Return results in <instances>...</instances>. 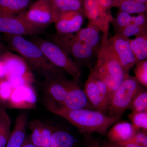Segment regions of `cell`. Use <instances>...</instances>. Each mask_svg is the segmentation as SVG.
I'll return each mask as SVG.
<instances>
[{
    "mask_svg": "<svg viewBox=\"0 0 147 147\" xmlns=\"http://www.w3.org/2000/svg\"><path fill=\"white\" fill-rule=\"evenodd\" d=\"M21 147H36L31 142L30 137H26L25 142Z\"/></svg>",
    "mask_w": 147,
    "mask_h": 147,
    "instance_id": "obj_41",
    "label": "cell"
},
{
    "mask_svg": "<svg viewBox=\"0 0 147 147\" xmlns=\"http://www.w3.org/2000/svg\"><path fill=\"white\" fill-rule=\"evenodd\" d=\"M128 117L137 129L147 131V112L131 113Z\"/></svg>",
    "mask_w": 147,
    "mask_h": 147,
    "instance_id": "obj_31",
    "label": "cell"
},
{
    "mask_svg": "<svg viewBox=\"0 0 147 147\" xmlns=\"http://www.w3.org/2000/svg\"><path fill=\"white\" fill-rule=\"evenodd\" d=\"M129 43L137 63L147 59V32L129 39Z\"/></svg>",
    "mask_w": 147,
    "mask_h": 147,
    "instance_id": "obj_23",
    "label": "cell"
},
{
    "mask_svg": "<svg viewBox=\"0 0 147 147\" xmlns=\"http://www.w3.org/2000/svg\"><path fill=\"white\" fill-rule=\"evenodd\" d=\"M7 75L5 65L1 58H0V79L5 78Z\"/></svg>",
    "mask_w": 147,
    "mask_h": 147,
    "instance_id": "obj_39",
    "label": "cell"
},
{
    "mask_svg": "<svg viewBox=\"0 0 147 147\" xmlns=\"http://www.w3.org/2000/svg\"><path fill=\"white\" fill-rule=\"evenodd\" d=\"M84 147H102L101 141L94 137L92 134H84Z\"/></svg>",
    "mask_w": 147,
    "mask_h": 147,
    "instance_id": "obj_36",
    "label": "cell"
},
{
    "mask_svg": "<svg viewBox=\"0 0 147 147\" xmlns=\"http://www.w3.org/2000/svg\"><path fill=\"white\" fill-rule=\"evenodd\" d=\"M37 95L32 85H26L13 89L7 104L13 109L32 110L36 108Z\"/></svg>",
    "mask_w": 147,
    "mask_h": 147,
    "instance_id": "obj_12",
    "label": "cell"
},
{
    "mask_svg": "<svg viewBox=\"0 0 147 147\" xmlns=\"http://www.w3.org/2000/svg\"><path fill=\"white\" fill-rule=\"evenodd\" d=\"M100 32L95 27L88 26L86 28L80 29L74 34L77 39L98 52L102 42H101Z\"/></svg>",
    "mask_w": 147,
    "mask_h": 147,
    "instance_id": "obj_19",
    "label": "cell"
},
{
    "mask_svg": "<svg viewBox=\"0 0 147 147\" xmlns=\"http://www.w3.org/2000/svg\"><path fill=\"white\" fill-rule=\"evenodd\" d=\"M69 81L64 76L45 79L44 89L47 97L58 104H62L68 91Z\"/></svg>",
    "mask_w": 147,
    "mask_h": 147,
    "instance_id": "obj_14",
    "label": "cell"
},
{
    "mask_svg": "<svg viewBox=\"0 0 147 147\" xmlns=\"http://www.w3.org/2000/svg\"><path fill=\"white\" fill-rule=\"evenodd\" d=\"M11 122L6 113L0 115V147H5L11 133Z\"/></svg>",
    "mask_w": 147,
    "mask_h": 147,
    "instance_id": "obj_26",
    "label": "cell"
},
{
    "mask_svg": "<svg viewBox=\"0 0 147 147\" xmlns=\"http://www.w3.org/2000/svg\"><path fill=\"white\" fill-rule=\"evenodd\" d=\"M28 115L20 113L16 117L14 126L5 147H21L25 142L28 122Z\"/></svg>",
    "mask_w": 147,
    "mask_h": 147,
    "instance_id": "obj_17",
    "label": "cell"
},
{
    "mask_svg": "<svg viewBox=\"0 0 147 147\" xmlns=\"http://www.w3.org/2000/svg\"><path fill=\"white\" fill-rule=\"evenodd\" d=\"M133 1H137L139 2L147 4V0H133Z\"/></svg>",
    "mask_w": 147,
    "mask_h": 147,
    "instance_id": "obj_44",
    "label": "cell"
},
{
    "mask_svg": "<svg viewBox=\"0 0 147 147\" xmlns=\"http://www.w3.org/2000/svg\"><path fill=\"white\" fill-rule=\"evenodd\" d=\"M102 147H122L120 145L112 143L108 140L101 141Z\"/></svg>",
    "mask_w": 147,
    "mask_h": 147,
    "instance_id": "obj_40",
    "label": "cell"
},
{
    "mask_svg": "<svg viewBox=\"0 0 147 147\" xmlns=\"http://www.w3.org/2000/svg\"><path fill=\"white\" fill-rule=\"evenodd\" d=\"M100 6L104 10L108 11L113 7V0H97Z\"/></svg>",
    "mask_w": 147,
    "mask_h": 147,
    "instance_id": "obj_38",
    "label": "cell"
},
{
    "mask_svg": "<svg viewBox=\"0 0 147 147\" xmlns=\"http://www.w3.org/2000/svg\"><path fill=\"white\" fill-rule=\"evenodd\" d=\"M132 24L139 26L147 27L146 13H140L137 16H133Z\"/></svg>",
    "mask_w": 147,
    "mask_h": 147,
    "instance_id": "obj_37",
    "label": "cell"
},
{
    "mask_svg": "<svg viewBox=\"0 0 147 147\" xmlns=\"http://www.w3.org/2000/svg\"><path fill=\"white\" fill-rule=\"evenodd\" d=\"M5 35V39L11 49L25 60L30 67L45 79L64 76V71L53 65L34 43L22 36Z\"/></svg>",
    "mask_w": 147,
    "mask_h": 147,
    "instance_id": "obj_2",
    "label": "cell"
},
{
    "mask_svg": "<svg viewBox=\"0 0 147 147\" xmlns=\"http://www.w3.org/2000/svg\"><path fill=\"white\" fill-rule=\"evenodd\" d=\"M32 0H0V16H16L27 10Z\"/></svg>",
    "mask_w": 147,
    "mask_h": 147,
    "instance_id": "obj_20",
    "label": "cell"
},
{
    "mask_svg": "<svg viewBox=\"0 0 147 147\" xmlns=\"http://www.w3.org/2000/svg\"><path fill=\"white\" fill-rule=\"evenodd\" d=\"M134 72L135 76L143 87H147V60L140 61L135 64Z\"/></svg>",
    "mask_w": 147,
    "mask_h": 147,
    "instance_id": "obj_32",
    "label": "cell"
},
{
    "mask_svg": "<svg viewBox=\"0 0 147 147\" xmlns=\"http://www.w3.org/2000/svg\"><path fill=\"white\" fill-rule=\"evenodd\" d=\"M44 105L50 112L63 118L84 134L98 133L104 136L110 127L120 118L91 109H67L47 96Z\"/></svg>",
    "mask_w": 147,
    "mask_h": 147,
    "instance_id": "obj_1",
    "label": "cell"
},
{
    "mask_svg": "<svg viewBox=\"0 0 147 147\" xmlns=\"http://www.w3.org/2000/svg\"><path fill=\"white\" fill-rule=\"evenodd\" d=\"M6 79L13 89L26 85H32L36 82L35 78L31 70L20 75H9Z\"/></svg>",
    "mask_w": 147,
    "mask_h": 147,
    "instance_id": "obj_25",
    "label": "cell"
},
{
    "mask_svg": "<svg viewBox=\"0 0 147 147\" xmlns=\"http://www.w3.org/2000/svg\"><path fill=\"white\" fill-rule=\"evenodd\" d=\"M84 12L72 11L59 15L55 21L57 34H74L79 31L84 24Z\"/></svg>",
    "mask_w": 147,
    "mask_h": 147,
    "instance_id": "obj_13",
    "label": "cell"
},
{
    "mask_svg": "<svg viewBox=\"0 0 147 147\" xmlns=\"http://www.w3.org/2000/svg\"><path fill=\"white\" fill-rule=\"evenodd\" d=\"M108 39L102 40V45L97 54L96 63L92 69L106 84L110 98L128 75L125 74L120 64L109 47L107 42Z\"/></svg>",
    "mask_w": 147,
    "mask_h": 147,
    "instance_id": "obj_3",
    "label": "cell"
},
{
    "mask_svg": "<svg viewBox=\"0 0 147 147\" xmlns=\"http://www.w3.org/2000/svg\"><path fill=\"white\" fill-rule=\"evenodd\" d=\"M129 109L131 113L147 112V91L146 89L141 90L134 98Z\"/></svg>",
    "mask_w": 147,
    "mask_h": 147,
    "instance_id": "obj_27",
    "label": "cell"
},
{
    "mask_svg": "<svg viewBox=\"0 0 147 147\" xmlns=\"http://www.w3.org/2000/svg\"><path fill=\"white\" fill-rule=\"evenodd\" d=\"M133 16L130 14L119 11L115 18H113L111 23L113 24L115 32L124 27L132 24Z\"/></svg>",
    "mask_w": 147,
    "mask_h": 147,
    "instance_id": "obj_30",
    "label": "cell"
},
{
    "mask_svg": "<svg viewBox=\"0 0 147 147\" xmlns=\"http://www.w3.org/2000/svg\"><path fill=\"white\" fill-rule=\"evenodd\" d=\"M129 39L115 35L107 40L109 47L126 75H129V71L137 63L130 47Z\"/></svg>",
    "mask_w": 147,
    "mask_h": 147,
    "instance_id": "obj_10",
    "label": "cell"
},
{
    "mask_svg": "<svg viewBox=\"0 0 147 147\" xmlns=\"http://www.w3.org/2000/svg\"><path fill=\"white\" fill-rule=\"evenodd\" d=\"M44 29L29 24L20 13L16 16H0V33L11 35H35Z\"/></svg>",
    "mask_w": 147,
    "mask_h": 147,
    "instance_id": "obj_11",
    "label": "cell"
},
{
    "mask_svg": "<svg viewBox=\"0 0 147 147\" xmlns=\"http://www.w3.org/2000/svg\"><path fill=\"white\" fill-rule=\"evenodd\" d=\"M6 112L5 108L4 105L0 101V115Z\"/></svg>",
    "mask_w": 147,
    "mask_h": 147,
    "instance_id": "obj_43",
    "label": "cell"
},
{
    "mask_svg": "<svg viewBox=\"0 0 147 147\" xmlns=\"http://www.w3.org/2000/svg\"><path fill=\"white\" fill-rule=\"evenodd\" d=\"M143 89L134 76H126L110 98L107 115L121 118L129 109L134 98Z\"/></svg>",
    "mask_w": 147,
    "mask_h": 147,
    "instance_id": "obj_4",
    "label": "cell"
},
{
    "mask_svg": "<svg viewBox=\"0 0 147 147\" xmlns=\"http://www.w3.org/2000/svg\"><path fill=\"white\" fill-rule=\"evenodd\" d=\"M1 58L6 69V76L20 75L30 70L26 62L21 56L7 52L3 55Z\"/></svg>",
    "mask_w": 147,
    "mask_h": 147,
    "instance_id": "obj_18",
    "label": "cell"
},
{
    "mask_svg": "<svg viewBox=\"0 0 147 147\" xmlns=\"http://www.w3.org/2000/svg\"><path fill=\"white\" fill-rule=\"evenodd\" d=\"M42 123L38 120H34L30 122L28 127L31 130L30 139L31 142L36 147H41V137Z\"/></svg>",
    "mask_w": 147,
    "mask_h": 147,
    "instance_id": "obj_28",
    "label": "cell"
},
{
    "mask_svg": "<svg viewBox=\"0 0 147 147\" xmlns=\"http://www.w3.org/2000/svg\"><path fill=\"white\" fill-rule=\"evenodd\" d=\"M147 131L140 130L137 131L135 134L126 142L118 145L125 144H133L140 145L144 147H147Z\"/></svg>",
    "mask_w": 147,
    "mask_h": 147,
    "instance_id": "obj_34",
    "label": "cell"
},
{
    "mask_svg": "<svg viewBox=\"0 0 147 147\" xmlns=\"http://www.w3.org/2000/svg\"><path fill=\"white\" fill-rule=\"evenodd\" d=\"M54 42L64 50L69 57H72L76 63L77 61L79 63L90 60L97 52L77 39L74 34H57Z\"/></svg>",
    "mask_w": 147,
    "mask_h": 147,
    "instance_id": "obj_8",
    "label": "cell"
},
{
    "mask_svg": "<svg viewBox=\"0 0 147 147\" xmlns=\"http://www.w3.org/2000/svg\"><path fill=\"white\" fill-rule=\"evenodd\" d=\"M84 91L92 108L106 115L110 93L105 82L92 69L85 83Z\"/></svg>",
    "mask_w": 147,
    "mask_h": 147,
    "instance_id": "obj_6",
    "label": "cell"
},
{
    "mask_svg": "<svg viewBox=\"0 0 147 147\" xmlns=\"http://www.w3.org/2000/svg\"><path fill=\"white\" fill-rule=\"evenodd\" d=\"M83 4L84 15L89 21V26L95 27L102 32L103 39L108 38L109 24L113 16L100 6L97 0H83Z\"/></svg>",
    "mask_w": 147,
    "mask_h": 147,
    "instance_id": "obj_9",
    "label": "cell"
},
{
    "mask_svg": "<svg viewBox=\"0 0 147 147\" xmlns=\"http://www.w3.org/2000/svg\"><path fill=\"white\" fill-rule=\"evenodd\" d=\"M107 131L105 135L107 140L115 144L126 142L139 131L131 123L126 121L116 122Z\"/></svg>",
    "mask_w": 147,
    "mask_h": 147,
    "instance_id": "obj_16",
    "label": "cell"
},
{
    "mask_svg": "<svg viewBox=\"0 0 147 147\" xmlns=\"http://www.w3.org/2000/svg\"><path fill=\"white\" fill-rule=\"evenodd\" d=\"M20 14L29 24L44 29L57 18L49 0H36Z\"/></svg>",
    "mask_w": 147,
    "mask_h": 147,
    "instance_id": "obj_7",
    "label": "cell"
},
{
    "mask_svg": "<svg viewBox=\"0 0 147 147\" xmlns=\"http://www.w3.org/2000/svg\"><path fill=\"white\" fill-rule=\"evenodd\" d=\"M122 147H144L140 145L133 144H125L119 145Z\"/></svg>",
    "mask_w": 147,
    "mask_h": 147,
    "instance_id": "obj_42",
    "label": "cell"
},
{
    "mask_svg": "<svg viewBox=\"0 0 147 147\" xmlns=\"http://www.w3.org/2000/svg\"><path fill=\"white\" fill-rule=\"evenodd\" d=\"M61 105L71 110L92 108L85 92L80 88L79 84L71 80L69 81V87L65 99Z\"/></svg>",
    "mask_w": 147,
    "mask_h": 147,
    "instance_id": "obj_15",
    "label": "cell"
},
{
    "mask_svg": "<svg viewBox=\"0 0 147 147\" xmlns=\"http://www.w3.org/2000/svg\"><path fill=\"white\" fill-rule=\"evenodd\" d=\"M147 32V27L139 26L131 24L116 32V34L125 38H129L132 36L137 37Z\"/></svg>",
    "mask_w": 147,
    "mask_h": 147,
    "instance_id": "obj_29",
    "label": "cell"
},
{
    "mask_svg": "<svg viewBox=\"0 0 147 147\" xmlns=\"http://www.w3.org/2000/svg\"><path fill=\"white\" fill-rule=\"evenodd\" d=\"M49 1L51 4L57 18L59 15L62 13L69 11H77L84 12L83 0Z\"/></svg>",
    "mask_w": 147,
    "mask_h": 147,
    "instance_id": "obj_21",
    "label": "cell"
},
{
    "mask_svg": "<svg viewBox=\"0 0 147 147\" xmlns=\"http://www.w3.org/2000/svg\"><path fill=\"white\" fill-rule=\"evenodd\" d=\"M113 7L129 14L146 13L147 11V4L133 0H113Z\"/></svg>",
    "mask_w": 147,
    "mask_h": 147,
    "instance_id": "obj_22",
    "label": "cell"
},
{
    "mask_svg": "<svg viewBox=\"0 0 147 147\" xmlns=\"http://www.w3.org/2000/svg\"><path fill=\"white\" fill-rule=\"evenodd\" d=\"M53 130L43 124L41 137V147H51V138Z\"/></svg>",
    "mask_w": 147,
    "mask_h": 147,
    "instance_id": "obj_35",
    "label": "cell"
},
{
    "mask_svg": "<svg viewBox=\"0 0 147 147\" xmlns=\"http://www.w3.org/2000/svg\"><path fill=\"white\" fill-rule=\"evenodd\" d=\"M13 89L6 78L0 79V101L4 105L8 102Z\"/></svg>",
    "mask_w": 147,
    "mask_h": 147,
    "instance_id": "obj_33",
    "label": "cell"
},
{
    "mask_svg": "<svg viewBox=\"0 0 147 147\" xmlns=\"http://www.w3.org/2000/svg\"><path fill=\"white\" fill-rule=\"evenodd\" d=\"M32 42L42 50L53 65L68 74L73 78V81L79 84L81 78V69L64 50L54 42L40 38H34Z\"/></svg>",
    "mask_w": 147,
    "mask_h": 147,
    "instance_id": "obj_5",
    "label": "cell"
},
{
    "mask_svg": "<svg viewBox=\"0 0 147 147\" xmlns=\"http://www.w3.org/2000/svg\"><path fill=\"white\" fill-rule=\"evenodd\" d=\"M74 142V137L69 132L61 130L53 131L51 147H72Z\"/></svg>",
    "mask_w": 147,
    "mask_h": 147,
    "instance_id": "obj_24",
    "label": "cell"
}]
</instances>
